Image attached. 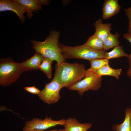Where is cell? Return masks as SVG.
<instances>
[{"label":"cell","instance_id":"cell-17","mask_svg":"<svg viewBox=\"0 0 131 131\" xmlns=\"http://www.w3.org/2000/svg\"><path fill=\"white\" fill-rule=\"evenodd\" d=\"M120 35L117 32H116L114 34L111 33L103 41V50H107L119 46L120 42L118 41V39Z\"/></svg>","mask_w":131,"mask_h":131},{"label":"cell","instance_id":"cell-12","mask_svg":"<svg viewBox=\"0 0 131 131\" xmlns=\"http://www.w3.org/2000/svg\"><path fill=\"white\" fill-rule=\"evenodd\" d=\"M92 126L91 123H81L75 118H69L63 126L65 131H87Z\"/></svg>","mask_w":131,"mask_h":131},{"label":"cell","instance_id":"cell-3","mask_svg":"<svg viewBox=\"0 0 131 131\" xmlns=\"http://www.w3.org/2000/svg\"><path fill=\"white\" fill-rule=\"evenodd\" d=\"M58 46L65 59H83L89 60L106 58L107 52L105 50H95L84 44L71 46L63 45L59 42Z\"/></svg>","mask_w":131,"mask_h":131},{"label":"cell","instance_id":"cell-18","mask_svg":"<svg viewBox=\"0 0 131 131\" xmlns=\"http://www.w3.org/2000/svg\"><path fill=\"white\" fill-rule=\"evenodd\" d=\"M84 44L96 50H103V41L93 35L90 36Z\"/></svg>","mask_w":131,"mask_h":131},{"label":"cell","instance_id":"cell-22","mask_svg":"<svg viewBox=\"0 0 131 131\" xmlns=\"http://www.w3.org/2000/svg\"><path fill=\"white\" fill-rule=\"evenodd\" d=\"M25 89L28 92L33 94L38 95L40 93V91L38 88L34 86L25 87Z\"/></svg>","mask_w":131,"mask_h":131},{"label":"cell","instance_id":"cell-27","mask_svg":"<svg viewBox=\"0 0 131 131\" xmlns=\"http://www.w3.org/2000/svg\"></svg>","mask_w":131,"mask_h":131},{"label":"cell","instance_id":"cell-1","mask_svg":"<svg viewBox=\"0 0 131 131\" xmlns=\"http://www.w3.org/2000/svg\"><path fill=\"white\" fill-rule=\"evenodd\" d=\"M55 71L53 79L63 88H68L81 80L86 75L85 66L78 63H70L64 62L55 65Z\"/></svg>","mask_w":131,"mask_h":131},{"label":"cell","instance_id":"cell-2","mask_svg":"<svg viewBox=\"0 0 131 131\" xmlns=\"http://www.w3.org/2000/svg\"><path fill=\"white\" fill-rule=\"evenodd\" d=\"M60 35L59 32L51 30L45 40L43 42L32 40L31 42L33 48L44 57L56 61L58 64L65 61L58 46Z\"/></svg>","mask_w":131,"mask_h":131},{"label":"cell","instance_id":"cell-8","mask_svg":"<svg viewBox=\"0 0 131 131\" xmlns=\"http://www.w3.org/2000/svg\"><path fill=\"white\" fill-rule=\"evenodd\" d=\"M12 11L15 13L21 22H24V13L27 12V10L23 7L16 0H1L0 1V11Z\"/></svg>","mask_w":131,"mask_h":131},{"label":"cell","instance_id":"cell-23","mask_svg":"<svg viewBox=\"0 0 131 131\" xmlns=\"http://www.w3.org/2000/svg\"><path fill=\"white\" fill-rule=\"evenodd\" d=\"M123 38L129 41L131 43V34L126 33L123 35ZM130 66H131V54L129 55L128 57Z\"/></svg>","mask_w":131,"mask_h":131},{"label":"cell","instance_id":"cell-7","mask_svg":"<svg viewBox=\"0 0 131 131\" xmlns=\"http://www.w3.org/2000/svg\"><path fill=\"white\" fill-rule=\"evenodd\" d=\"M66 121L65 118L55 120H53L51 117L47 116H46L44 120L40 118H33L31 120L26 122L22 131H30L33 129L44 130L58 125L64 126Z\"/></svg>","mask_w":131,"mask_h":131},{"label":"cell","instance_id":"cell-5","mask_svg":"<svg viewBox=\"0 0 131 131\" xmlns=\"http://www.w3.org/2000/svg\"><path fill=\"white\" fill-rule=\"evenodd\" d=\"M102 77L98 78L94 74L86 75L83 80L75 84L68 89L71 90H76L80 96L84 93L89 90H97L101 86Z\"/></svg>","mask_w":131,"mask_h":131},{"label":"cell","instance_id":"cell-25","mask_svg":"<svg viewBox=\"0 0 131 131\" xmlns=\"http://www.w3.org/2000/svg\"><path fill=\"white\" fill-rule=\"evenodd\" d=\"M57 130L56 129H55L48 131H45L44 130H42L37 129H33L30 131H57Z\"/></svg>","mask_w":131,"mask_h":131},{"label":"cell","instance_id":"cell-10","mask_svg":"<svg viewBox=\"0 0 131 131\" xmlns=\"http://www.w3.org/2000/svg\"><path fill=\"white\" fill-rule=\"evenodd\" d=\"M121 7L117 0H106L102 8V18L107 19L118 14Z\"/></svg>","mask_w":131,"mask_h":131},{"label":"cell","instance_id":"cell-6","mask_svg":"<svg viewBox=\"0 0 131 131\" xmlns=\"http://www.w3.org/2000/svg\"><path fill=\"white\" fill-rule=\"evenodd\" d=\"M62 88L58 82L52 79L50 82L46 83L44 88L38 95L44 103L48 104L55 103L60 98L59 91Z\"/></svg>","mask_w":131,"mask_h":131},{"label":"cell","instance_id":"cell-13","mask_svg":"<svg viewBox=\"0 0 131 131\" xmlns=\"http://www.w3.org/2000/svg\"><path fill=\"white\" fill-rule=\"evenodd\" d=\"M44 58L41 54L36 52L32 57L20 64L24 71L39 69Z\"/></svg>","mask_w":131,"mask_h":131},{"label":"cell","instance_id":"cell-26","mask_svg":"<svg viewBox=\"0 0 131 131\" xmlns=\"http://www.w3.org/2000/svg\"><path fill=\"white\" fill-rule=\"evenodd\" d=\"M57 131H65V130L64 129H61L59 130H57Z\"/></svg>","mask_w":131,"mask_h":131},{"label":"cell","instance_id":"cell-11","mask_svg":"<svg viewBox=\"0 0 131 131\" xmlns=\"http://www.w3.org/2000/svg\"><path fill=\"white\" fill-rule=\"evenodd\" d=\"M111 25L112 24L108 23H103L102 19L99 18L93 24L95 29V32L94 35L104 41L111 33Z\"/></svg>","mask_w":131,"mask_h":131},{"label":"cell","instance_id":"cell-21","mask_svg":"<svg viewBox=\"0 0 131 131\" xmlns=\"http://www.w3.org/2000/svg\"><path fill=\"white\" fill-rule=\"evenodd\" d=\"M124 11L128 19V29L127 33L131 34V6L129 8H124Z\"/></svg>","mask_w":131,"mask_h":131},{"label":"cell","instance_id":"cell-20","mask_svg":"<svg viewBox=\"0 0 131 131\" xmlns=\"http://www.w3.org/2000/svg\"><path fill=\"white\" fill-rule=\"evenodd\" d=\"M53 60L49 58L44 57L39 67V69L45 73L49 79H50L52 76V64Z\"/></svg>","mask_w":131,"mask_h":131},{"label":"cell","instance_id":"cell-9","mask_svg":"<svg viewBox=\"0 0 131 131\" xmlns=\"http://www.w3.org/2000/svg\"><path fill=\"white\" fill-rule=\"evenodd\" d=\"M27 10V15L29 18L32 16V13L41 9L42 5H48L49 2L47 0H16Z\"/></svg>","mask_w":131,"mask_h":131},{"label":"cell","instance_id":"cell-24","mask_svg":"<svg viewBox=\"0 0 131 131\" xmlns=\"http://www.w3.org/2000/svg\"><path fill=\"white\" fill-rule=\"evenodd\" d=\"M127 74L131 79V66H130V67L127 72Z\"/></svg>","mask_w":131,"mask_h":131},{"label":"cell","instance_id":"cell-19","mask_svg":"<svg viewBox=\"0 0 131 131\" xmlns=\"http://www.w3.org/2000/svg\"><path fill=\"white\" fill-rule=\"evenodd\" d=\"M129 55L125 53L122 46L119 45L114 47L109 52H106V59L108 60L125 57H128Z\"/></svg>","mask_w":131,"mask_h":131},{"label":"cell","instance_id":"cell-16","mask_svg":"<svg viewBox=\"0 0 131 131\" xmlns=\"http://www.w3.org/2000/svg\"><path fill=\"white\" fill-rule=\"evenodd\" d=\"M89 61L91 66L90 67L86 70V75L94 74L98 69L109 63L108 60L106 59H94Z\"/></svg>","mask_w":131,"mask_h":131},{"label":"cell","instance_id":"cell-15","mask_svg":"<svg viewBox=\"0 0 131 131\" xmlns=\"http://www.w3.org/2000/svg\"><path fill=\"white\" fill-rule=\"evenodd\" d=\"M125 119L123 122L119 124H114L112 129L114 131H131V109L129 107L125 111Z\"/></svg>","mask_w":131,"mask_h":131},{"label":"cell","instance_id":"cell-4","mask_svg":"<svg viewBox=\"0 0 131 131\" xmlns=\"http://www.w3.org/2000/svg\"><path fill=\"white\" fill-rule=\"evenodd\" d=\"M20 63L9 58H1L0 61V85L6 86L15 82L24 71Z\"/></svg>","mask_w":131,"mask_h":131},{"label":"cell","instance_id":"cell-14","mask_svg":"<svg viewBox=\"0 0 131 131\" xmlns=\"http://www.w3.org/2000/svg\"><path fill=\"white\" fill-rule=\"evenodd\" d=\"M122 71L121 69H115L107 64L98 69L94 74L97 77L99 78L103 75H109L114 76L117 79L119 78V76Z\"/></svg>","mask_w":131,"mask_h":131}]
</instances>
